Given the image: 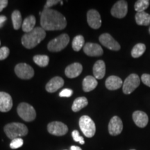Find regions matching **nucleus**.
<instances>
[{"label":"nucleus","instance_id":"20","mask_svg":"<svg viewBox=\"0 0 150 150\" xmlns=\"http://www.w3.org/2000/svg\"><path fill=\"white\" fill-rule=\"evenodd\" d=\"M105 73H106L105 63L102 60H99L93 66L94 77L96 79H102L105 76Z\"/></svg>","mask_w":150,"mask_h":150},{"label":"nucleus","instance_id":"7","mask_svg":"<svg viewBox=\"0 0 150 150\" xmlns=\"http://www.w3.org/2000/svg\"><path fill=\"white\" fill-rule=\"evenodd\" d=\"M140 80L138 75L131 74L124 81L122 85V91L126 95L131 94L134 92L140 85Z\"/></svg>","mask_w":150,"mask_h":150},{"label":"nucleus","instance_id":"4","mask_svg":"<svg viewBox=\"0 0 150 150\" xmlns=\"http://www.w3.org/2000/svg\"><path fill=\"white\" fill-rule=\"evenodd\" d=\"M79 127L84 136L87 138H92L96 132V127L93 120L89 116L83 115L80 117Z\"/></svg>","mask_w":150,"mask_h":150},{"label":"nucleus","instance_id":"15","mask_svg":"<svg viewBox=\"0 0 150 150\" xmlns=\"http://www.w3.org/2000/svg\"><path fill=\"white\" fill-rule=\"evenodd\" d=\"M83 52L89 56H100L103 54V50L99 45L88 42L83 47Z\"/></svg>","mask_w":150,"mask_h":150},{"label":"nucleus","instance_id":"24","mask_svg":"<svg viewBox=\"0 0 150 150\" xmlns=\"http://www.w3.org/2000/svg\"><path fill=\"white\" fill-rule=\"evenodd\" d=\"M88 104V101L85 97H80L76 98L73 102L72 110L74 112L79 111Z\"/></svg>","mask_w":150,"mask_h":150},{"label":"nucleus","instance_id":"5","mask_svg":"<svg viewBox=\"0 0 150 150\" xmlns=\"http://www.w3.org/2000/svg\"><path fill=\"white\" fill-rule=\"evenodd\" d=\"M18 115L26 122L33 121L36 117V112L31 105L22 102L18 105L17 108Z\"/></svg>","mask_w":150,"mask_h":150},{"label":"nucleus","instance_id":"11","mask_svg":"<svg viewBox=\"0 0 150 150\" xmlns=\"http://www.w3.org/2000/svg\"><path fill=\"white\" fill-rule=\"evenodd\" d=\"M100 42L104 47L112 51H118L120 50V45L109 33H103L99 38Z\"/></svg>","mask_w":150,"mask_h":150},{"label":"nucleus","instance_id":"13","mask_svg":"<svg viewBox=\"0 0 150 150\" xmlns=\"http://www.w3.org/2000/svg\"><path fill=\"white\" fill-rule=\"evenodd\" d=\"M87 22L90 27L94 29L100 28L102 25V19L98 11L94 9L88 11L87 13Z\"/></svg>","mask_w":150,"mask_h":150},{"label":"nucleus","instance_id":"42","mask_svg":"<svg viewBox=\"0 0 150 150\" xmlns=\"http://www.w3.org/2000/svg\"><path fill=\"white\" fill-rule=\"evenodd\" d=\"M131 150H136V149H131Z\"/></svg>","mask_w":150,"mask_h":150},{"label":"nucleus","instance_id":"2","mask_svg":"<svg viewBox=\"0 0 150 150\" xmlns=\"http://www.w3.org/2000/svg\"><path fill=\"white\" fill-rule=\"evenodd\" d=\"M46 36V32L42 27H35L31 32L25 33L22 38V44L24 47L32 49L37 46Z\"/></svg>","mask_w":150,"mask_h":150},{"label":"nucleus","instance_id":"12","mask_svg":"<svg viewBox=\"0 0 150 150\" xmlns=\"http://www.w3.org/2000/svg\"><path fill=\"white\" fill-rule=\"evenodd\" d=\"M123 129L122 120L117 116L112 117L108 124V132L111 136H117L120 134Z\"/></svg>","mask_w":150,"mask_h":150},{"label":"nucleus","instance_id":"41","mask_svg":"<svg viewBox=\"0 0 150 150\" xmlns=\"http://www.w3.org/2000/svg\"><path fill=\"white\" fill-rule=\"evenodd\" d=\"M0 45H1V42H0Z\"/></svg>","mask_w":150,"mask_h":150},{"label":"nucleus","instance_id":"39","mask_svg":"<svg viewBox=\"0 0 150 150\" xmlns=\"http://www.w3.org/2000/svg\"><path fill=\"white\" fill-rule=\"evenodd\" d=\"M60 3H61V5L63 4V1H60Z\"/></svg>","mask_w":150,"mask_h":150},{"label":"nucleus","instance_id":"19","mask_svg":"<svg viewBox=\"0 0 150 150\" xmlns=\"http://www.w3.org/2000/svg\"><path fill=\"white\" fill-rule=\"evenodd\" d=\"M105 85L107 89L110 91H115L122 86L123 82L121 79L117 76H110L106 80Z\"/></svg>","mask_w":150,"mask_h":150},{"label":"nucleus","instance_id":"34","mask_svg":"<svg viewBox=\"0 0 150 150\" xmlns=\"http://www.w3.org/2000/svg\"><path fill=\"white\" fill-rule=\"evenodd\" d=\"M141 80L145 85L150 87V74H143L141 76Z\"/></svg>","mask_w":150,"mask_h":150},{"label":"nucleus","instance_id":"31","mask_svg":"<svg viewBox=\"0 0 150 150\" xmlns=\"http://www.w3.org/2000/svg\"><path fill=\"white\" fill-rule=\"evenodd\" d=\"M72 136L73 138V140H74L75 142H79L81 145H84L85 141H84L83 138L82 136H80L79 132L77 130H74L72 131Z\"/></svg>","mask_w":150,"mask_h":150},{"label":"nucleus","instance_id":"21","mask_svg":"<svg viewBox=\"0 0 150 150\" xmlns=\"http://www.w3.org/2000/svg\"><path fill=\"white\" fill-rule=\"evenodd\" d=\"M97 81L93 76H87L83 80V90L84 92H91L97 86Z\"/></svg>","mask_w":150,"mask_h":150},{"label":"nucleus","instance_id":"23","mask_svg":"<svg viewBox=\"0 0 150 150\" xmlns=\"http://www.w3.org/2000/svg\"><path fill=\"white\" fill-rule=\"evenodd\" d=\"M136 22L138 25L147 26L150 24V15L147 13L139 12L137 13L135 16Z\"/></svg>","mask_w":150,"mask_h":150},{"label":"nucleus","instance_id":"37","mask_svg":"<svg viewBox=\"0 0 150 150\" xmlns=\"http://www.w3.org/2000/svg\"><path fill=\"white\" fill-rule=\"evenodd\" d=\"M7 18L4 16H0V28H1L4 24L5 22L6 21Z\"/></svg>","mask_w":150,"mask_h":150},{"label":"nucleus","instance_id":"22","mask_svg":"<svg viewBox=\"0 0 150 150\" xmlns=\"http://www.w3.org/2000/svg\"><path fill=\"white\" fill-rule=\"evenodd\" d=\"M36 20H35V16H29L24 20L23 22H22V31L26 33L31 32L35 29V25Z\"/></svg>","mask_w":150,"mask_h":150},{"label":"nucleus","instance_id":"17","mask_svg":"<svg viewBox=\"0 0 150 150\" xmlns=\"http://www.w3.org/2000/svg\"><path fill=\"white\" fill-rule=\"evenodd\" d=\"M133 120L136 126L140 128H144L148 124V116L145 112L140 111V110H136L133 113Z\"/></svg>","mask_w":150,"mask_h":150},{"label":"nucleus","instance_id":"10","mask_svg":"<svg viewBox=\"0 0 150 150\" xmlns=\"http://www.w3.org/2000/svg\"><path fill=\"white\" fill-rule=\"evenodd\" d=\"M128 11V4L127 1L120 0L116 2L111 8V15L117 18H123L126 16Z\"/></svg>","mask_w":150,"mask_h":150},{"label":"nucleus","instance_id":"25","mask_svg":"<svg viewBox=\"0 0 150 150\" xmlns=\"http://www.w3.org/2000/svg\"><path fill=\"white\" fill-rule=\"evenodd\" d=\"M11 19H12L13 26L16 30H18L22 27V19L20 12L18 10L14 11L11 15Z\"/></svg>","mask_w":150,"mask_h":150},{"label":"nucleus","instance_id":"1","mask_svg":"<svg viewBox=\"0 0 150 150\" xmlns=\"http://www.w3.org/2000/svg\"><path fill=\"white\" fill-rule=\"evenodd\" d=\"M40 24L45 31H57L64 29L67 26V21L61 13L47 8L41 13Z\"/></svg>","mask_w":150,"mask_h":150},{"label":"nucleus","instance_id":"32","mask_svg":"<svg viewBox=\"0 0 150 150\" xmlns=\"http://www.w3.org/2000/svg\"><path fill=\"white\" fill-rule=\"evenodd\" d=\"M10 53V50L7 47H2L0 48V61L4 60L8 57Z\"/></svg>","mask_w":150,"mask_h":150},{"label":"nucleus","instance_id":"38","mask_svg":"<svg viewBox=\"0 0 150 150\" xmlns=\"http://www.w3.org/2000/svg\"><path fill=\"white\" fill-rule=\"evenodd\" d=\"M70 150H82L81 148L78 147V146H71L70 147Z\"/></svg>","mask_w":150,"mask_h":150},{"label":"nucleus","instance_id":"33","mask_svg":"<svg viewBox=\"0 0 150 150\" xmlns=\"http://www.w3.org/2000/svg\"><path fill=\"white\" fill-rule=\"evenodd\" d=\"M72 93H73L72 90L66 88V89L63 90V91L59 93V96L61 97H69L72 96Z\"/></svg>","mask_w":150,"mask_h":150},{"label":"nucleus","instance_id":"30","mask_svg":"<svg viewBox=\"0 0 150 150\" xmlns=\"http://www.w3.org/2000/svg\"><path fill=\"white\" fill-rule=\"evenodd\" d=\"M24 141L21 138H15V139L12 140V141L10 143V147L11 149H18V148L21 147L23 145Z\"/></svg>","mask_w":150,"mask_h":150},{"label":"nucleus","instance_id":"29","mask_svg":"<svg viewBox=\"0 0 150 150\" xmlns=\"http://www.w3.org/2000/svg\"><path fill=\"white\" fill-rule=\"evenodd\" d=\"M149 6V1L148 0H138L135 3L134 8L137 13L144 12Z\"/></svg>","mask_w":150,"mask_h":150},{"label":"nucleus","instance_id":"27","mask_svg":"<svg viewBox=\"0 0 150 150\" xmlns=\"http://www.w3.org/2000/svg\"><path fill=\"white\" fill-rule=\"evenodd\" d=\"M85 40L82 35H79L74 38L72 40V48L74 51L79 52L82 47H84Z\"/></svg>","mask_w":150,"mask_h":150},{"label":"nucleus","instance_id":"16","mask_svg":"<svg viewBox=\"0 0 150 150\" xmlns=\"http://www.w3.org/2000/svg\"><path fill=\"white\" fill-rule=\"evenodd\" d=\"M83 67L79 63H74L68 65L65 70V74L68 78L73 79L77 77L81 74Z\"/></svg>","mask_w":150,"mask_h":150},{"label":"nucleus","instance_id":"8","mask_svg":"<svg viewBox=\"0 0 150 150\" xmlns=\"http://www.w3.org/2000/svg\"><path fill=\"white\" fill-rule=\"evenodd\" d=\"M15 72L22 79H30L34 75V70L27 63H19L15 67Z\"/></svg>","mask_w":150,"mask_h":150},{"label":"nucleus","instance_id":"28","mask_svg":"<svg viewBox=\"0 0 150 150\" xmlns=\"http://www.w3.org/2000/svg\"><path fill=\"white\" fill-rule=\"evenodd\" d=\"M33 61L40 67H46L49 64L50 58L46 55H35L33 56Z\"/></svg>","mask_w":150,"mask_h":150},{"label":"nucleus","instance_id":"9","mask_svg":"<svg viewBox=\"0 0 150 150\" xmlns=\"http://www.w3.org/2000/svg\"><path fill=\"white\" fill-rule=\"evenodd\" d=\"M47 130L50 134L56 136H62L66 134L68 127L61 122H52L47 125Z\"/></svg>","mask_w":150,"mask_h":150},{"label":"nucleus","instance_id":"3","mask_svg":"<svg viewBox=\"0 0 150 150\" xmlns=\"http://www.w3.org/2000/svg\"><path fill=\"white\" fill-rule=\"evenodd\" d=\"M4 132L9 139L25 136L28 134V129L25 125L19 122H13L6 125L4 128Z\"/></svg>","mask_w":150,"mask_h":150},{"label":"nucleus","instance_id":"36","mask_svg":"<svg viewBox=\"0 0 150 150\" xmlns=\"http://www.w3.org/2000/svg\"><path fill=\"white\" fill-rule=\"evenodd\" d=\"M8 3V1L7 0H0V12L2 11L3 9L7 6Z\"/></svg>","mask_w":150,"mask_h":150},{"label":"nucleus","instance_id":"40","mask_svg":"<svg viewBox=\"0 0 150 150\" xmlns=\"http://www.w3.org/2000/svg\"><path fill=\"white\" fill-rule=\"evenodd\" d=\"M149 33H150V28H149Z\"/></svg>","mask_w":150,"mask_h":150},{"label":"nucleus","instance_id":"6","mask_svg":"<svg viewBox=\"0 0 150 150\" xmlns=\"http://www.w3.org/2000/svg\"><path fill=\"white\" fill-rule=\"evenodd\" d=\"M69 42H70L69 35L66 33H63L48 43V50L52 52H59L66 47Z\"/></svg>","mask_w":150,"mask_h":150},{"label":"nucleus","instance_id":"14","mask_svg":"<svg viewBox=\"0 0 150 150\" xmlns=\"http://www.w3.org/2000/svg\"><path fill=\"white\" fill-rule=\"evenodd\" d=\"M13 107L12 97L8 93L0 92V111L8 112Z\"/></svg>","mask_w":150,"mask_h":150},{"label":"nucleus","instance_id":"26","mask_svg":"<svg viewBox=\"0 0 150 150\" xmlns=\"http://www.w3.org/2000/svg\"><path fill=\"white\" fill-rule=\"evenodd\" d=\"M145 50L146 46L143 43L136 44L133 47L132 50H131V56H132L133 58H135V59L140 57V56H141L142 54L145 53Z\"/></svg>","mask_w":150,"mask_h":150},{"label":"nucleus","instance_id":"35","mask_svg":"<svg viewBox=\"0 0 150 150\" xmlns=\"http://www.w3.org/2000/svg\"><path fill=\"white\" fill-rule=\"evenodd\" d=\"M59 2V0H48V1H47L46 4L44 6V9L50 8V7L53 6L54 5H56Z\"/></svg>","mask_w":150,"mask_h":150},{"label":"nucleus","instance_id":"18","mask_svg":"<svg viewBox=\"0 0 150 150\" xmlns=\"http://www.w3.org/2000/svg\"><path fill=\"white\" fill-rule=\"evenodd\" d=\"M64 85V80L60 76H55L52 78L46 85V91L48 93H54L57 91Z\"/></svg>","mask_w":150,"mask_h":150}]
</instances>
